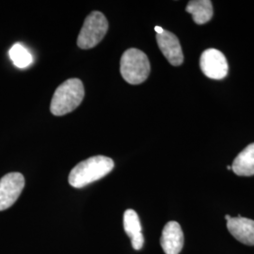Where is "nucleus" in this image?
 <instances>
[{
    "label": "nucleus",
    "instance_id": "obj_6",
    "mask_svg": "<svg viewBox=\"0 0 254 254\" xmlns=\"http://www.w3.org/2000/svg\"><path fill=\"white\" fill-rule=\"evenodd\" d=\"M24 187L22 173H8L0 179V211L9 208L17 200Z\"/></svg>",
    "mask_w": 254,
    "mask_h": 254
},
{
    "label": "nucleus",
    "instance_id": "obj_7",
    "mask_svg": "<svg viewBox=\"0 0 254 254\" xmlns=\"http://www.w3.org/2000/svg\"><path fill=\"white\" fill-rule=\"evenodd\" d=\"M156 41L159 49L170 64L173 66H180L183 64L184 54L181 45L173 33L164 29L162 33L156 34Z\"/></svg>",
    "mask_w": 254,
    "mask_h": 254
},
{
    "label": "nucleus",
    "instance_id": "obj_11",
    "mask_svg": "<svg viewBox=\"0 0 254 254\" xmlns=\"http://www.w3.org/2000/svg\"><path fill=\"white\" fill-rule=\"evenodd\" d=\"M232 170L239 176L254 175V143L247 146L236 156L232 165Z\"/></svg>",
    "mask_w": 254,
    "mask_h": 254
},
{
    "label": "nucleus",
    "instance_id": "obj_4",
    "mask_svg": "<svg viewBox=\"0 0 254 254\" xmlns=\"http://www.w3.org/2000/svg\"><path fill=\"white\" fill-rule=\"evenodd\" d=\"M109 22L100 11H92L83 24L77 37V46L81 49H91L97 46L107 34Z\"/></svg>",
    "mask_w": 254,
    "mask_h": 254
},
{
    "label": "nucleus",
    "instance_id": "obj_16",
    "mask_svg": "<svg viewBox=\"0 0 254 254\" xmlns=\"http://www.w3.org/2000/svg\"><path fill=\"white\" fill-rule=\"evenodd\" d=\"M228 170H232V166H227Z\"/></svg>",
    "mask_w": 254,
    "mask_h": 254
},
{
    "label": "nucleus",
    "instance_id": "obj_13",
    "mask_svg": "<svg viewBox=\"0 0 254 254\" xmlns=\"http://www.w3.org/2000/svg\"><path fill=\"white\" fill-rule=\"evenodd\" d=\"M9 58L18 68H26L33 63L32 55L21 44H15L11 46L9 50Z\"/></svg>",
    "mask_w": 254,
    "mask_h": 254
},
{
    "label": "nucleus",
    "instance_id": "obj_14",
    "mask_svg": "<svg viewBox=\"0 0 254 254\" xmlns=\"http://www.w3.org/2000/svg\"><path fill=\"white\" fill-rule=\"evenodd\" d=\"M154 30H155L156 34H160V33H162V32H163L164 28H162L161 27H159V26H156V27H154Z\"/></svg>",
    "mask_w": 254,
    "mask_h": 254
},
{
    "label": "nucleus",
    "instance_id": "obj_5",
    "mask_svg": "<svg viewBox=\"0 0 254 254\" xmlns=\"http://www.w3.org/2000/svg\"><path fill=\"white\" fill-rule=\"evenodd\" d=\"M201 72L211 79H223L228 74L227 60L218 49L209 48L200 56Z\"/></svg>",
    "mask_w": 254,
    "mask_h": 254
},
{
    "label": "nucleus",
    "instance_id": "obj_15",
    "mask_svg": "<svg viewBox=\"0 0 254 254\" xmlns=\"http://www.w3.org/2000/svg\"><path fill=\"white\" fill-rule=\"evenodd\" d=\"M231 218H232V217H231V216H230V215H226V216H225V219H226V220H227V221Z\"/></svg>",
    "mask_w": 254,
    "mask_h": 254
},
{
    "label": "nucleus",
    "instance_id": "obj_2",
    "mask_svg": "<svg viewBox=\"0 0 254 254\" xmlns=\"http://www.w3.org/2000/svg\"><path fill=\"white\" fill-rule=\"evenodd\" d=\"M85 95L84 86L80 79L70 78L58 87L50 105L51 113L63 116L76 109Z\"/></svg>",
    "mask_w": 254,
    "mask_h": 254
},
{
    "label": "nucleus",
    "instance_id": "obj_9",
    "mask_svg": "<svg viewBox=\"0 0 254 254\" xmlns=\"http://www.w3.org/2000/svg\"><path fill=\"white\" fill-rule=\"evenodd\" d=\"M227 228L236 240L245 245L254 246V220L242 218L239 215V217L228 220Z\"/></svg>",
    "mask_w": 254,
    "mask_h": 254
},
{
    "label": "nucleus",
    "instance_id": "obj_10",
    "mask_svg": "<svg viewBox=\"0 0 254 254\" xmlns=\"http://www.w3.org/2000/svg\"><path fill=\"white\" fill-rule=\"evenodd\" d=\"M124 227L127 236L131 239L133 248L136 251L141 250L144 244V237L141 233V224L136 211L128 209L125 212Z\"/></svg>",
    "mask_w": 254,
    "mask_h": 254
},
{
    "label": "nucleus",
    "instance_id": "obj_3",
    "mask_svg": "<svg viewBox=\"0 0 254 254\" xmlns=\"http://www.w3.org/2000/svg\"><path fill=\"white\" fill-rule=\"evenodd\" d=\"M151 71L150 62L144 52L136 48H130L122 56L121 73L129 84H141L148 78Z\"/></svg>",
    "mask_w": 254,
    "mask_h": 254
},
{
    "label": "nucleus",
    "instance_id": "obj_8",
    "mask_svg": "<svg viewBox=\"0 0 254 254\" xmlns=\"http://www.w3.org/2000/svg\"><path fill=\"white\" fill-rule=\"evenodd\" d=\"M160 242L165 254H180L184 246V234L180 224L176 221L168 222L164 227Z\"/></svg>",
    "mask_w": 254,
    "mask_h": 254
},
{
    "label": "nucleus",
    "instance_id": "obj_12",
    "mask_svg": "<svg viewBox=\"0 0 254 254\" xmlns=\"http://www.w3.org/2000/svg\"><path fill=\"white\" fill-rule=\"evenodd\" d=\"M186 10L190 13L193 21L198 25H203L213 17V5L210 0L190 1Z\"/></svg>",
    "mask_w": 254,
    "mask_h": 254
},
{
    "label": "nucleus",
    "instance_id": "obj_1",
    "mask_svg": "<svg viewBox=\"0 0 254 254\" xmlns=\"http://www.w3.org/2000/svg\"><path fill=\"white\" fill-rule=\"evenodd\" d=\"M113 168L114 162L108 156H92L73 168L69 174V184L75 189H81L100 180L109 174Z\"/></svg>",
    "mask_w": 254,
    "mask_h": 254
}]
</instances>
